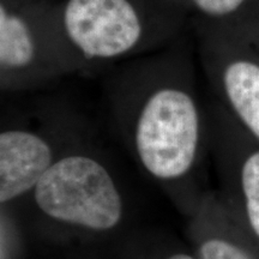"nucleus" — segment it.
<instances>
[{"label":"nucleus","mask_w":259,"mask_h":259,"mask_svg":"<svg viewBox=\"0 0 259 259\" xmlns=\"http://www.w3.org/2000/svg\"><path fill=\"white\" fill-rule=\"evenodd\" d=\"M35 199L51 218L96 231L111 229L121 219V198L111 176L84 156L52 164L35 186Z\"/></svg>","instance_id":"nucleus-1"},{"label":"nucleus","mask_w":259,"mask_h":259,"mask_svg":"<svg viewBox=\"0 0 259 259\" xmlns=\"http://www.w3.org/2000/svg\"><path fill=\"white\" fill-rule=\"evenodd\" d=\"M137 150L145 168L160 179H174L190 169L198 142V115L189 95L164 89L142 111Z\"/></svg>","instance_id":"nucleus-2"},{"label":"nucleus","mask_w":259,"mask_h":259,"mask_svg":"<svg viewBox=\"0 0 259 259\" xmlns=\"http://www.w3.org/2000/svg\"><path fill=\"white\" fill-rule=\"evenodd\" d=\"M64 23L73 44L88 57L118 56L141 36L138 16L127 0H70Z\"/></svg>","instance_id":"nucleus-3"},{"label":"nucleus","mask_w":259,"mask_h":259,"mask_svg":"<svg viewBox=\"0 0 259 259\" xmlns=\"http://www.w3.org/2000/svg\"><path fill=\"white\" fill-rule=\"evenodd\" d=\"M52 166L46 142L22 131L0 135V202L5 203L36 186Z\"/></svg>","instance_id":"nucleus-4"},{"label":"nucleus","mask_w":259,"mask_h":259,"mask_svg":"<svg viewBox=\"0 0 259 259\" xmlns=\"http://www.w3.org/2000/svg\"><path fill=\"white\" fill-rule=\"evenodd\" d=\"M225 87L236 113L259 138V66L250 61L231 64L225 72Z\"/></svg>","instance_id":"nucleus-5"},{"label":"nucleus","mask_w":259,"mask_h":259,"mask_svg":"<svg viewBox=\"0 0 259 259\" xmlns=\"http://www.w3.org/2000/svg\"><path fill=\"white\" fill-rule=\"evenodd\" d=\"M34 57V44L24 22L0 10V61L5 67H22Z\"/></svg>","instance_id":"nucleus-6"},{"label":"nucleus","mask_w":259,"mask_h":259,"mask_svg":"<svg viewBox=\"0 0 259 259\" xmlns=\"http://www.w3.org/2000/svg\"><path fill=\"white\" fill-rule=\"evenodd\" d=\"M242 189L248 220L259 236V153L251 155L242 167Z\"/></svg>","instance_id":"nucleus-7"},{"label":"nucleus","mask_w":259,"mask_h":259,"mask_svg":"<svg viewBox=\"0 0 259 259\" xmlns=\"http://www.w3.org/2000/svg\"><path fill=\"white\" fill-rule=\"evenodd\" d=\"M200 259H251L240 248L223 240H209L200 247Z\"/></svg>","instance_id":"nucleus-8"},{"label":"nucleus","mask_w":259,"mask_h":259,"mask_svg":"<svg viewBox=\"0 0 259 259\" xmlns=\"http://www.w3.org/2000/svg\"><path fill=\"white\" fill-rule=\"evenodd\" d=\"M245 0H194L197 6L209 15L223 16L235 11Z\"/></svg>","instance_id":"nucleus-9"},{"label":"nucleus","mask_w":259,"mask_h":259,"mask_svg":"<svg viewBox=\"0 0 259 259\" xmlns=\"http://www.w3.org/2000/svg\"><path fill=\"white\" fill-rule=\"evenodd\" d=\"M168 259H193L192 257H190V255L187 254H174L171 255V257H169Z\"/></svg>","instance_id":"nucleus-10"}]
</instances>
